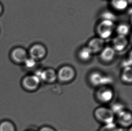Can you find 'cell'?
<instances>
[{"instance_id": "cell-1", "label": "cell", "mask_w": 132, "mask_h": 131, "mask_svg": "<svg viewBox=\"0 0 132 131\" xmlns=\"http://www.w3.org/2000/svg\"><path fill=\"white\" fill-rule=\"evenodd\" d=\"M94 114L97 120L105 124L113 123L114 120V113L110 108L99 107L95 110Z\"/></svg>"}, {"instance_id": "cell-2", "label": "cell", "mask_w": 132, "mask_h": 131, "mask_svg": "<svg viewBox=\"0 0 132 131\" xmlns=\"http://www.w3.org/2000/svg\"><path fill=\"white\" fill-rule=\"evenodd\" d=\"M114 22L102 20L97 27V32L101 38L105 40L111 37L114 29Z\"/></svg>"}, {"instance_id": "cell-3", "label": "cell", "mask_w": 132, "mask_h": 131, "mask_svg": "<svg viewBox=\"0 0 132 131\" xmlns=\"http://www.w3.org/2000/svg\"><path fill=\"white\" fill-rule=\"evenodd\" d=\"M75 74V70L73 67L70 66H64L57 72V79L63 82H68L73 80Z\"/></svg>"}, {"instance_id": "cell-4", "label": "cell", "mask_w": 132, "mask_h": 131, "mask_svg": "<svg viewBox=\"0 0 132 131\" xmlns=\"http://www.w3.org/2000/svg\"><path fill=\"white\" fill-rule=\"evenodd\" d=\"M47 51L43 44L37 43L32 45L29 50V54L30 57L35 60L43 59L46 54Z\"/></svg>"}, {"instance_id": "cell-5", "label": "cell", "mask_w": 132, "mask_h": 131, "mask_svg": "<svg viewBox=\"0 0 132 131\" xmlns=\"http://www.w3.org/2000/svg\"><path fill=\"white\" fill-rule=\"evenodd\" d=\"M112 89L106 86L100 88L96 92V98L102 103H108L112 100L114 97Z\"/></svg>"}, {"instance_id": "cell-6", "label": "cell", "mask_w": 132, "mask_h": 131, "mask_svg": "<svg viewBox=\"0 0 132 131\" xmlns=\"http://www.w3.org/2000/svg\"><path fill=\"white\" fill-rule=\"evenodd\" d=\"M11 58L13 60L18 63H24L28 58V53L24 48L17 47L11 52Z\"/></svg>"}, {"instance_id": "cell-7", "label": "cell", "mask_w": 132, "mask_h": 131, "mask_svg": "<svg viewBox=\"0 0 132 131\" xmlns=\"http://www.w3.org/2000/svg\"><path fill=\"white\" fill-rule=\"evenodd\" d=\"M40 80L48 83H52L55 81L57 79V73L54 69L48 68L35 74Z\"/></svg>"}, {"instance_id": "cell-8", "label": "cell", "mask_w": 132, "mask_h": 131, "mask_svg": "<svg viewBox=\"0 0 132 131\" xmlns=\"http://www.w3.org/2000/svg\"><path fill=\"white\" fill-rule=\"evenodd\" d=\"M41 80L38 76L34 75H30L25 77L23 81V87L27 90L33 91L38 89Z\"/></svg>"}, {"instance_id": "cell-9", "label": "cell", "mask_w": 132, "mask_h": 131, "mask_svg": "<svg viewBox=\"0 0 132 131\" xmlns=\"http://www.w3.org/2000/svg\"><path fill=\"white\" fill-rule=\"evenodd\" d=\"M112 44V48L116 51H122L127 47L128 40L126 36L118 35L113 39Z\"/></svg>"}, {"instance_id": "cell-10", "label": "cell", "mask_w": 132, "mask_h": 131, "mask_svg": "<svg viewBox=\"0 0 132 131\" xmlns=\"http://www.w3.org/2000/svg\"><path fill=\"white\" fill-rule=\"evenodd\" d=\"M105 41L100 37H95L89 41L88 47L93 53L101 52L104 48Z\"/></svg>"}, {"instance_id": "cell-11", "label": "cell", "mask_w": 132, "mask_h": 131, "mask_svg": "<svg viewBox=\"0 0 132 131\" xmlns=\"http://www.w3.org/2000/svg\"><path fill=\"white\" fill-rule=\"evenodd\" d=\"M89 80L93 85L96 86L106 84L107 82L110 81V80L106 77L97 72L93 73L90 75Z\"/></svg>"}, {"instance_id": "cell-12", "label": "cell", "mask_w": 132, "mask_h": 131, "mask_svg": "<svg viewBox=\"0 0 132 131\" xmlns=\"http://www.w3.org/2000/svg\"><path fill=\"white\" fill-rule=\"evenodd\" d=\"M118 121L122 126L128 127L132 123V114L130 112L123 110L118 114Z\"/></svg>"}, {"instance_id": "cell-13", "label": "cell", "mask_w": 132, "mask_h": 131, "mask_svg": "<svg viewBox=\"0 0 132 131\" xmlns=\"http://www.w3.org/2000/svg\"><path fill=\"white\" fill-rule=\"evenodd\" d=\"M115 50L111 47H104L101 52L100 57L102 60L105 62H110L113 60L116 55Z\"/></svg>"}, {"instance_id": "cell-14", "label": "cell", "mask_w": 132, "mask_h": 131, "mask_svg": "<svg viewBox=\"0 0 132 131\" xmlns=\"http://www.w3.org/2000/svg\"><path fill=\"white\" fill-rule=\"evenodd\" d=\"M111 3L114 9L117 11H123L127 8L129 3L128 0H111Z\"/></svg>"}, {"instance_id": "cell-15", "label": "cell", "mask_w": 132, "mask_h": 131, "mask_svg": "<svg viewBox=\"0 0 132 131\" xmlns=\"http://www.w3.org/2000/svg\"><path fill=\"white\" fill-rule=\"evenodd\" d=\"M93 53L88 46L84 47L81 49L79 53V57L81 60L88 61L92 58Z\"/></svg>"}, {"instance_id": "cell-16", "label": "cell", "mask_w": 132, "mask_h": 131, "mask_svg": "<svg viewBox=\"0 0 132 131\" xmlns=\"http://www.w3.org/2000/svg\"><path fill=\"white\" fill-rule=\"evenodd\" d=\"M121 79L127 83H131L132 81V71L131 67H125L121 74Z\"/></svg>"}, {"instance_id": "cell-17", "label": "cell", "mask_w": 132, "mask_h": 131, "mask_svg": "<svg viewBox=\"0 0 132 131\" xmlns=\"http://www.w3.org/2000/svg\"><path fill=\"white\" fill-rule=\"evenodd\" d=\"M130 32V27L127 24L122 23L118 26L117 28V32L118 35L126 36Z\"/></svg>"}, {"instance_id": "cell-18", "label": "cell", "mask_w": 132, "mask_h": 131, "mask_svg": "<svg viewBox=\"0 0 132 131\" xmlns=\"http://www.w3.org/2000/svg\"><path fill=\"white\" fill-rule=\"evenodd\" d=\"M0 131H15V128L11 123L4 121L0 124Z\"/></svg>"}, {"instance_id": "cell-19", "label": "cell", "mask_w": 132, "mask_h": 131, "mask_svg": "<svg viewBox=\"0 0 132 131\" xmlns=\"http://www.w3.org/2000/svg\"><path fill=\"white\" fill-rule=\"evenodd\" d=\"M102 20H108L113 22H114L116 18V16L110 11H105L102 14Z\"/></svg>"}, {"instance_id": "cell-20", "label": "cell", "mask_w": 132, "mask_h": 131, "mask_svg": "<svg viewBox=\"0 0 132 131\" xmlns=\"http://www.w3.org/2000/svg\"><path fill=\"white\" fill-rule=\"evenodd\" d=\"M99 131H119V130L116 125L114 123H112L109 124H105Z\"/></svg>"}, {"instance_id": "cell-21", "label": "cell", "mask_w": 132, "mask_h": 131, "mask_svg": "<svg viewBox=\"0 0 132 131\" xmlns=\"http://www.w3.org/2000/svg\"><path fill=\"white\" fill-rule=\"evenodd\" d=\"M111 110H112L114 114H116L118 115V114L123 110V106L120 104H116L113 106Z\"/></svg>"}, {"instance_id": "cell-22", "label": "cell", "mask_w": 132, "mask_h": 131, "mask_svg": "<svg viewBox=\"0 0 132 131\" xmlns=\"http://www.w3.org/2000/svg\"><path fill=\"white\" fill-rule=\"evenodd\" d=\"M24 63L27 67L32 68L34 67L36 65V61L30 57H28V58L26 60Z\"/></svg>"}, {"instance_id": "cell-23", "label": "cell", "mask_w": 132, "mask_h": 131, "mask_svg": "<svg viewBox=\"0 0 132 131\" xmlns=\"http://www.w3.org/2000/svg\"><path fill=\"white\" fill-rule=\"evenodd\" d=\"M39 131H55L53 128L49 126H44L40 128Z\"/></svg>"}, {"instance_id": "cell-24", "label": "cell", "mask_w": 132, "mask_h": 131, "mask_svg": "<svg viewBox=\"0 0 132 131\" xmlns=\"http://www.w3.org/2000/svg\"><path fill=\"white\" fill-rule=\"evenodd\" d=\"M3 11V6L2 5V4L0 2V16L2 14Z\"/></svg>"}, {"instance_id": "cell-25", "label": "cell", "mask_w": 132, "mask_h": 131, "mask_svg": "<svg viewBox=\"0 0 132 131\" xmlns=\"http://www.w3.org/2000/svg\"><path fill=\"white\" fill-rule=\"evenodd\" d=\"M129 131H132V128H130V130H129Z\"/></svg>"}, {"instance_id": "cell-26", "label": "cell", "mask_w": 132, "mask_h": 131, "mask_svg": "<svg viewBox=\"0 0 132 131\" xmlns=\"http://www.w3.org/2000/svg\"></svg>"}]
</instances>
